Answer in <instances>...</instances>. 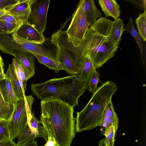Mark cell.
I'll list each match as a JSON object with an SVG mask.
<instances>
[{
    "mask_svg": "<svg viewBox=\"0 0 146 146\" xmlns=\"http://www.w3.org/2000/svg\"><path fill=\"white\" fill-rule=\"evenodd\" d=\"M0 83L9 108L13 112L17 99L12 86L10 78V70L9 66L5 73V79L0 81Z\"/></svg>",
    "mask_w": 146,
    "mask_h": 146,
    "instance_id": "7c38bea8",
    "label": "cell"
},
{
    "mask_svg": "<svg viewBox=\"0 0 146 146\" xmlns=\"http://www.w3.org/2000/svg\"><path fill=\"white\" fill-rule=\"evenodd\" d=\"M33 54L40 64L46 66L50 69L53 70L57 73L64 70L61 64L59 62L38 54Z\"/></svg>",
    "mask_w": 146,
    "mask_h": 146,
    "instance_id": "7402d4cb",
    "label": "cell"
},
{
    "mask_svg": "<svg viewBox=\"0 0 146 146\" xmlns=\"http://www.w3.org/2000/svg\"><path fill=\"white\" fill-rule=\"evenodd\" d=\"M0 146H18L17 144L10 139H4L0 141Z\"/></svg>",
    "mask_w": 146,
    "mask_h": 146,
    "instance_id": "1f68e13d",
    "label": "cell"
},
{
    "mask_svg": "<svg viewBox=\"0 0 146 146\" xmlns=\"http://www.w3.org/2000/svg\"><path fill=\"white\" fill-rule=\"evenodd\" d=\"M39 137H40V135L30 127L27 123L24 129L18 138L17 145L18 146H21L34 141L36 138Z\"/></svg>",
    "mask_w": 146,
    "mask_h": 146,
    "instance_id": "d6986e66",
    "label": "cell"
},
{
    "mask_svg": "<svg viewBox=\"0 0 146 146\" xmlns=\"http://www.w3.org/2000/svg\"><path fill=\"white\" fill-rule=\"evenodd\" d=\"M12 62L14 64L17 76L25 91L27 80L25 72L21 65L15 58L13 59Z\"/></svg>",
    "mask_w": 146,
    "mask_h": 146,
    "instance_id": "d4e9b609",
    "label": "cell"
},
{
    "mask_svg": "<svg viewBox=\"0 0 146 146\" xmlns=\"http://www.w3.org/2000/svg\"><path fill=\"white\" fill-rule=\"evenodd\" d=\"M20 146H38L36 141H33L28 142Z\"/></svg>",
    "mask_w": 146,
    "mask_h": 146,
    "instance_id": "d590c367",
    "label": "cell"
},
{
    "mask_svg": "<svg viewBox=\"0 0 146 146\" xmlns=\"http://www.w3.org/2000/svg\"><path fill=\"white\" fill-rule=\"evenodd\" d=\"M7 30L6 27L4 23L0 20V33H7Z\"/></svg>",
    "mask_w": 146,
    "mask_h": 146,
    "instance_id": "836d02e7",
    "label": "cell"
},
{
    "mask_svg": "<svg viewBox=\"0 0 146 146\" xmlns=\"http://www.w3.org/2000/svg\"><path fill=\"white\" fill-rule=\"evenodd\" d=\"M6 13V10L5 9H0V17L5 14Z\"/></svg>",
    "mask_w": 146,
    "mask_h": 146,
    "instance_id": "74e56055",
    "label": "cell"
},
{
    "mask_svg": "<svg viewBox=\"0 0 146 146\" xmlns=\"http://www.w3.org/2000/svg\"><path fill=\"white\" fill-rule=\"evenodd\" d=\"M117 89L116 84L108 80L98 87L85 108L77 112L75 118L76 132L89 130L101 126L106 107L111 101Z\"/></svg>",
    "mask_w": 146,
    "mask_h": 146,
    "instance_id": "277c9868",
    "label": "cell"
},
{
    "mask_svg": "<svg viewBox=\"0 0 146 146\" xmlns=\"http://www.w3.org/2000/svg\"><path fill=\"white\" fill-rule=\"evenodd\" d=\"M13 113L9 108L0 83V119L10 120Z\"/></svg>",
    "mask_w": 146,
    "mask_h": 146,
    "instance_id": "ffe728a7",
    "label": "cell"
},
{
    "mask_svg": "<svg viewBox=\"0 0 146 146\" xmlns=\"http://www.w3.org/2000/svg\"><path fill=\"white\" fill-rule=\"evenodd\" d=\"M98 3L106 17L109 16L114 20L119 17L120 6L114 0H99Z\"/></svg>",
    "mask_w": 146,
    "mask_h": 146,
    "instance_id": "5bb4252c",
    "label": "cell"
},
{
    "mask_svg": "<svg viewBox=\"0 0 146 146\" xmlns=\"http://www.w3.org/2000/svg\"><path fill=\"white\" fill-rule=\"evenodd\" d=\"M28 124L31 128L36 132L40 137H42L44 133L43 127L41 125L40 120L35 116L34 112L29 118Z\"/></svg>",
    "mask_w": 146,
    "mask_h": 146,
    "instance_id": "4316f807",
    "label": "cell"
},
{
    "mask_svg": "<svg viewBox=\"0 0 146 146\" xmlns=\"http://www.w3.org/2000/svg\"><path fill=\"white\" fill-rule=\"evenodd\" d=\"M40 106L42 138L46 141L50 137L55 146H70L76 132L74 108L57 100L41 101Z\"/></svg>",
    "mask_w": 146,
    "mask_h": 146,
    "instance_id": "6da1fadb",
    "label": "cell"
},
{
    "mask_svg": "<svg viewBox=\"0 0 146 146\" xmlns=\"http://www.w3.org/2000/svg\"><path fill=\"white\" fill-rule=\"evenodd\" d=\"M126 31L129 32L134 38L139 48L141 56L142 58L143 62L144 64L143 57V46L140 37L138 33L136 31L134 27L132 17H131L127 25L123 28V31Z\"/></svg>",
    "mask_w": 146,
    "mask_h": 146,
    "instance_id": "603a6c76",
    "label": "cell"
},
{
    "mask_svg": "<svg viewBox=\"0 0 146 146\" xmlns=\"http://www.w3.org/2000/svg\"><path fill=\"white\" fill-rule=\"evenodd\" d=\"M50 0H32L27 23L42 34L46 27Z\"/></svg>",
    "mask_w": 146,
    "mask_h": 146,
    "instance_id": "52a82bcc",
    "label": "cell"
},
{
    "mask_svg": "<svg viewBox=\"0 0 146 146\" xmlns=\"http://www.w3.org/2000/svg\"><path fill=\"white\" fill-rule=\"evenodd\" d=\"M131 3L134 6L141 10H146V1L142 0H127Z\"/></svg>",
    "mask_w": 146,
    "mask_h": 146,
    "instance_id": "4dcf8cb0",
    "label": "cell"
},
{
    "mask_svg": "<svg viewBox=\"0 0 146 146\" xmlns=\"http://www.w3.org/2000/svg\"><path fill=\"white\" fill-rule=\"evenodd\" d=\"M55 47L58 61L61 64L64 70L71 75H76L79 70L78 68L62 48Z\"/></svg>",
    "mask_w": 146,
    "mask_h": 146,
    "instance_id": "4fadbf2b",
    "label": "cell"
},
{
    "mask_svg": "<svg viewBox=\"0 0 146 146\" xmlns=\"http://www.w3.org/2000/svg\"><path fill=\"white\" fill-rule=\"evenodd\" d=\"M123 25L122 19L118 18L112 21L110 31L108 37V41L116 46H118L123 31Z\"/></svg>",
    "mask_w": 146,
    "mask_h": 146,
    "instance_id": "9a60e30c",
    "label": "cell"
},
{
    "mask_svg": "<svg viewBox=\"0 0 146 146\" xmlns=\"http://www.w3.org/2000/svg\"><path fill=\"white\" fill-rule=\"evenodd\" d=\"M115 132L113 126L110 127L105 131L104 135L106 137V141L107 146H113Z\"/></svg>",
    "mask_w": 146,
    "mask_h": 146,
    "instance_id": "f1b7e54d",
    "label": "cell"
},
{
    "mask_svg": "<svg viewBox=\"0 0 146 146\" xmlns=\"http://www.w3.org/2000/svg\"><path fill=\"white\" fill-rule=\"evenodd\" d=\"M10 70L11 82L14 92L17 100L23 98L25 95L24 90L17 76L13 62L9 65Z\"/></svg>",
    "mask_w": 146,
    "mask_h": 146,
    "instance_id": "e0dca14e",
    "label": "cell"
},
{
    "mask_svg": "<svg viewBox=\"0 0 146 146\" xmlns=\"http://www.w3.org/2000/svg\"><path fill=\"white\" fill-rule=\"evenodd\" d=\"M9 121L0 119V141L10 139L9 129Z\"/></svg>",
    "mask_w": 146,
    "mask_h": 146,
    "instance_id": "83f0119b",
    "label": "cell"
},
{
    "mask_svg": "<svg viewBox=\"0 0 146 146\" xmlns=\"http://www.w3.org/2000/svg\"><path fill=\"white\" fill-rule=\"evenodd\" d=\"M95 68H96L91 60L85 57L76 75L79 78L88 84L90 77Z\"/></svg>",
    "mask_w": 146,
    "mask_h": 146,
    "instance_id": "ac0fdd59",
    "label": "cell"
},
{
    "mask_svg": "<svg viewBox=\"0 0 146 146\" xmlns=\"http://www.w3.org/2000/svg\"><path fill=\"white\" fill-rule=\"evenodd\" d=\"M112 21L101 17L90 25L81 43L84 57L89 58L94 67H102L113 58L118 46L110 42V35Z\"/></svg>",
    "mask_w": 146,
    "mask_h": 146,
    "instance_id": "7a4b0ae2",
    "label": "cell"
},
{
    "mask_svg": "<svg viewBox=\"0 0 146 146\" xmlns=\"http://www.w3.org/2000/svg\"><path fill=\"white\" fill-rule=\"evenodd\" d=\"M4 65L3 60L0 55V81L5 79V74L4 73Z\"/></svg>",
    "mask_w": 146,
    "mask_h": 146,
    "instance_id": "d6a6232c",
    "label": "cell"
},
{
    "mask_svg": "<svg viewBox=\"0 0 146 146\" xmlns=\"http://www.w3.org/2000/svg\"><path fill=\"white\" fill-rule=\"evenodd\" d=\"M118 119L115 111L112 101L106 106L102 118L100 132L104 135L106 130L111 126L114 127L116 131L118 127Z\"/></svg>",
    "mask_w": 146,
    "mask_h": 146,
    "instance_id": "8fae6325",
    "label": "cell"
},
{
    "mask_svg": "<svg viewBox=\"0 0 146 146\" xmlns=\"http://www.w3.org/2000/svg\"><path fill=\"white\" fill-rule=\"evenodd\" d=\"M136 23L137 27L138 33L144 41L146 38V11L139 15L136 19Z\"/></svg>",
    "mask_w": 146,
    "mask_h": 146,
    "instance_id": "cb8c5ba5",
    "label": "cell"
},
{
    "mask_svg": "<svg viewBox=\"0 0 146 146\" xmlns=\"http://www.w3.org/2000/svg\"><path fill=\"white\" fill-rule=\"evenodd\" d=\"M83 8V0H80L73 14L71 21L66 31L68 40L78 47L84 37L90 26Z\"/></svg>",
    "mask_w": 146,
    "mask_h": 146,
    "instance_id": "8992f818",
    "label": "cell"
},
{
    "mask_svg": "<svg viewBox=\"0 0 146 146\" xmlns=\"http://www.w3.org/2000/svg\"><path fill=\"white\" fill-rule=\"evenodd\" d=\"M88 88V84L76 75L50 79L31 85L33 93L41 101L59 100L73 108L78 106L79 98Z\"/></svg>",
    "mask_w": 146,
    "mask_h": 146,
    "instance_id": "3957f363",
    "label": "cell"
},
{
    "mask_svg": "<svg viewBox=\"0 0 146 146\" xmlns=\"http://www.w3.org/2000/svg\"><path fill=\"white\" fill-rule=\"evenodd\" d=\"M55 145L54 142L52 141L51 138L48 137L47 141L43 146H55Z\"/></svg>",
    "mask_w": 146,
    "mask_h": 146,
    "instance_id": "e575fe53",
    "label": "cell"
},
{
    "mask_svg": "<svg viewBox=\"0 0 146 146\" xmlns=\"http://www.w3.org/2000/svg\"><path fill=\"white\" fill-rule=\"evenodd\" d=\"M0 20L5 25L7 30V33L9 34L13 33L24 23L22 21L6 13L0 17Z\"/></svg>",
    "mask_w": 146,
    "mask_h": 146,
    "instance_id": "44dd1931",
    "label": "cell"
},
{
    "mask_svg": "<svg viewBox=\"0 0 146 146\" xmlns=\"http://www.w3.org/2000/svg\"><path fill=\"white\" fill-rule=\"evenodd\" d=\"M34 100L32 96L25 95L17 100L9 124L11 139L18 138L26 126L29 118L33 113L32 107Z\"/></svg>",
    "mask_w": 146,
    "mask_h": 146,
    "instance_id": "5b68a950",
    "label": "cell"
},
{
    "mask_svg": "<svg viewBox=\"0 0 146 146\" xmlns=\"http://www.w3.org/2000/svg\"><path fill=\"white\" fill-rule=\"evenodd\" d=\"M83 8L87 21L90 25L96 21L102 14L93 0H83Z\"/></svg>",
    "mask_w": 146,
    "mask_h": 146,
    "instance_id": "2e32d148",
    "label": "cell"
},
{
    "mask_svg": "<svg viewBox=\"0 0 146 146\" xmlns=\"http://www.w3.org/2000/svg\"><path fill=\"white\" fill-rule=\"evenodd\" d=\"M13 56L24 69L27 80L33 76L35 74V56L32 53L27 52L15 54Z\"/></svg>",
    "mask_w": 146,
    "mask_h": 146,
    "instance_id": "30bf717a",
    "label": "cell"
},
{
    "mask_svg": "<svg viewBox=\"0 0 146 146\" xmlns=\"http://www.w3.org/2000/svg\"><path fill=\"white\" fill-rule=\"evenodd\" d=\"M12 35L14 40L21 42L35 43L42 45L45 40L43 34L28 23L23 24Z\"/></svg>",
    "mask_w": 146,
    "mask_h": 146,
    "instance_id": "ba28073f",
    "label": "cell"
},
{
    "mask_svg": "<svg viewBox=\"0 0 146 146\" xmlns=\"http://www.w3.org/2000/svg\"><path fill=\"white\" fill-rule=\"evenodd\" d=\"M98 145V146H107L105 139H102L99 141Z\"/></svg>",
    "mask_w": 146,
    "mask_h": 146,
    "instance_id": "8d00e7d4",
    "label": "cell"
},
{
    "mask_svg": "<svg viewBox=\"0 0 146 146\" xmlns=\"http://www.w3.org/2000/svg\"><path fill=\"white\" fill-rule=\"evenodd\" d=\"M100 81V75L96 69L95 68L93 71L88 82V89L89 92L93 94L97 90L98 84Z\"/></svg>",
    "mask_w": 146,
    "mask_h": 146,
    "instance_id": "484cf974",
    "label": "cell"
},
{
    "mask_svg": "<svg viewBox=\"0 0 146 146\" xmlns=\"http://www.w3.org/2000/svg\"><path fill=\"white\" fill-rule=\"evenodd\" d=\"M32 0H20L17 3L6 9V13L22 21L27 23Z\"/></svg>",
    "mask_w": 146,
    "mask_h": 146,
    "instance_id": "9c48e42d",
    "label": "cell"
},
{
    "mask_svg": "<svg viewBox=\"0 0 146 146\" xmlns=\"http://www.w3.org/2000/svg\"><path fill=\"white\" fill-rule=\"evenodd\" d=\"M20 0H0V9H6L18 3Z\"/></svg>",
    "mask_w": 146,
    "mask_h": 146,
    "instance_id": "f546056e",
    "label": "cell"
}]
</instances>
